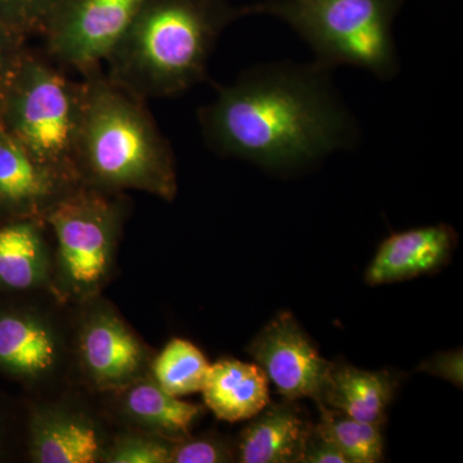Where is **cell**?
Masks as SVG:
<instances>
[{
  "mask_svg": "<svg viewBox=\"0 0 463 463\" xmlns=\"http://www.w3.org/2000/svg\"><path fill=\"white\" fill-rule=\"evenodd\" d=\"M403 0H264L249 14H269L312 47L317 65L362 67L381 79L397 74L392 24Z\"/></svg>",
  "mask_w": 463,
  "mask_h": 463,
  "instance_id": "5b68a950",
  "label": "cell"
},
{
  "mask_svg": "<svg viewBox=\"0 0 463 463\" xmlns=\"http://www.w3.org/2000/svg\"><path fill=\"white\" fill-rule=\"evenodd\" d=\"M319 421L315 430L340 448L349 463L383 461V438L381 425L358 421L346 414L316 402Z\"/></svg>",
  "mask_w": 463,
  "mask_h": 463,
  "instance_id": "d6986e66",
  "label": "cell"
},
{
  "mask_svg": "<svg viewBox=\"0 0 463 463\" xmlns=\"http://www.w3.org/2000/svg\"><path fill=\"white\" fill-rule=\"evenodd\" d=\"M76 187L33 160L0 125V223L42 221L58 200Z\"/></svg>",
  "mask_w": 463,
  "mask_h": 463,
  "instance_id": "9c48e42d",
  "label": "cell"
},
{
  "mask_svg": "<svg viewBox=\"0 0 463 463\" xmlns=\"http://www.w3.org/2000/svg\"><path fill=\"white\" fill-rule=\"evenodd\" d=\"M78 172L83 185L134 188L173 199L176 191L172 148L146 100L125 90L100 67L85 72Z\"/></svg>",
  "mask_w": 463,
  "mask_h": 463,
  "instance_id": "3957f363",
  "label": "cell"
},
{
  "mask_svg": "<svg viewBox=\"0 0 463 463\" xmlns=\"http://www.w3.org/2000/svg\"><path fill=\"white\" fill-rule=\"evenodd\" d=\"M29 452L38 463H93L99 461L102 448L99 432L88 420L47 411L30 420Z\"/></svg>",
  "mask_w": 463,
  "mask_h": 463,
  "instance_id": "9a60e30c",
  "label": "cell"
},
{
  "mask_svg": "<svg viewBox=\"0 0 463 463\" xmlns=\"http://www.w3.org/2000/svg\"><path fill=\"white\" fill-rule=\"evenodd\" d=\"M44 221L56 236L58 260L67 283L78 291L97 288L111 263L118 206L99 188L81 184L58 200Z\"/></svg>",
  "mask_w": 463,
  "mask_h": 463,
  "instance_id": "8992f818",
  "label": "cell"
},
{
  "mask_svg": "<svg viewBox=\"0 0 463 463\" xmlns=\"http://www.w3.org/2000/svg\"><path fill=\"white\" fill-rule=\"evenodd\" d=\"M172 448L154 439L125 438L115 444L105 456L111 463H166L170 462Z\"/></svg>",
  "mask_w": 463,
  "mask_h": 463,
  "instance_id": "7402d4cb",
  "label": "cell"
},
{
  "mask_svg": "<svg viewBox=\"0 0 463 463\" xmlns=\"http://www.w3.org/2000/svg\"><path fill=\"white\" fill-rule=\"evenodd\" d=\"M463 356L462 350H455V352L441 353L432 356L431 359L426 361L419 367L420 373H428L434 376L441 377L455 383V385L462 386V371H463Z\"/></svg>",
  "mask_w": 463,
  "mask_h": 463,
  "instance_id": "d4e9b609",
  "label": "cell"
},
{
  "mask_svg": "<svg viewBox=\"0 0 463 463\" xmlns=\"http://www.w3.org/2000/svg\"><path fill=\"white\" fill-rule=\"evenodd\" d=\"M304 463H349L345 455L341 452L336 444L328 439L323 438L318 432L313 430L307 437L303 455ZM301 462V463H303Z\"/></svg>",
  "mask_w": 463,
  "mask_h": 463,
  "instance_id": "484cf974",
  "label": "cell"
},
{
  "mask_svg": "<svg viewBox=\"0 0 463 463\" xmlns=\"http://www.w3.org/2000/svg\"><path fill=\"white\" fill-rule=\"evenodd\" d=\"M146 0H61L45 30L48 54L81 74L114 53Z\"/></svg>",
  "mask_w": 463,
  "mask_h": 463,
  "instance_id": "52a82bcc",
  "label": "cell"
},
{
  "mask_svg": "<svg viewBox=\"0 0 463 463\" xmlns=\"http://www.w3.org/2000/svg\"><path fill=\"white\" fill-rule=\"evenodd\" d=\"M85 84L27 50L0 97V125L27 154L72 184L81 185L78 142Z\"/></svg>",
  "mask_w": 463,
  "mask_h": 463,
  "instance_id": "277c9868",
  "label": "cell"
},
{
  "mask_svg": "<svg viewBox=\"0 0 463 463\" xmlns=\"http://www.w3.org/2000/svg\"><path fill=\"white\" fill-rule=\"evenodd\" d=\"M25 43V39L0 25V97L20 65L21 58L26 51Z\"/></svg>",
  "mask_w": 463,
  "mask_h": 463,
  "instance_id": "cb8c5ba5",
  "label": "cell"
},
{
  "mask_svg": "<svg viewBox=\"0 0 463 463\" xmlns=\"http://www.w3.org/2000/svg\"><path fill=\"white\" fill-rule=\"evenodd\" d=\"M246 14L228 0H146L106 74L145 100L178 96L206 78L219 36Z\"/></svg>",
  "mask_w": 463,
  "mask_h": 463,
  "instance_id": "7a4b0ae2",
  "label": "cell"
},
{
  "mask_svg": "<svg viewBox=\"0 0 463 463\" xmlns=\"http://www.w3.org/2000/svg\"><path fill=\"white\" fill-rule=\"evenodd\" d=\"M61 0H0V25L20 38L44 35Z\"/></svg>",
  "mask_w": 463,
  "mask_h": 463,
  "instance_id": "44dd1931",
  "label": "cell"
},
{
  "mask_svg": "<svg viewBox=\"0 0 463 463\" xmlns=\"http://www.w3.org/2000/svg\"><path fill=\"white\" fill-rule=\"evenodd\" d=\"M210 364L190 341L173 339L152 364L155 383L174 397L201 392Z\"/></svg>",
  "mask_w": 463,
  "mask_h": 463,
  "instance_id": "ffe728a7",
  "label": "cell"
},
{
  "mask_svg": "<svg viewBox=\"0 0 463 463\" xmlns=\"http://www.w3.org/2000/svg\"><path fill=\"white\" fill-rule=\"evenodd\" d=\"M233 459L230 448L215 439H194L172 448L170 462L218 463Z\"/></svg>",
  "mask_w": 463,
  "mask_h": 463,
  "instance_id": "603a6c76",
  "label": "cell"
},
{
  "mask_svg": "<svg viewBox=\"0 0 463 463\" xmlns=\"http://www.w3.org/2000/svg\"><path fill=\"white\" fill-rule=\"evenodd\" d=\"M326 71L317 63L260 66L222 87L200 109L207 145L272 170L307 165L346 147L354 127Z\"/></svg>",
  "mask_w": 463,
  "mask_h": 463,
  "instance_id": "6da1fadb",
  "label": "cell"
},
{
  "mask_svg": "<svg viewBox=\"0 0 463 463\" xmlns=\"http://www.w3.org/2000/svg\"><path fill=\"white\" fill-rule=\"evenodd\" d=\"M395 386L397 381L388 371L334 364L319 402L358 421L383 426Z\"/></svg>",
  "mask_w": 463,
  "mask_h": 463,
  "instance_id": "2e32d148",
  "label": "cell"
},
{
  "mask_svg": "<svg viewBox=\"0 0 463 463\" xmlns=\"http://www.w3.org/2000/svg\"><path fill=\"white\" fill-rule=\"evenodd\" d=\"M38 219L0 223V289L27 291L41 285L47 252Z\"/></svg>",
  "mask_w": 463,
  "mask_h": 463,
  "instance_id": "e0dca14e",
  "label": "cell"
},
{
  "mask_svg": "<svg viewBox=\"0 0 463 463\" xmlns=\"http://www.w3.org/2000/svg\"><path fill=\"white\" fill-rule=\"evenodd\" d=\"M216 419L240 422L252 419L269 404V379L259 364L222 359L210 364L201 390Z\"/></svg>",
  "mask_w": 463,
  "mask_h": 463,
  "instance_id": "4fadbf2b",
  "label": "cell"
},
{
  "mask_svg": "<svg viewBox=\"0 0 463 463\" xmlns=\"http://www.w3.org/2000/svg\"><path fill=\"white\" fill-rule=\"evenodd\" d=\"M313 425L292 401L269 404L241 432L242 463H301Z\"/></svg>",
  "mask_w": 463,
  "mask_h": 463,
  "instance_id": "8fae6325",
  "label": "cell"
},
{
  "mask_svg": "<svg viewBox=\"0 0 463 463\" xmlns=\"http://www.w3.org/2000/svg\"><path fill=\"white\" fill-rule=\"evenodd\" d=\"M124 407L137 422L166 434H185L203 413L199 405L174 397L155 381L128 390Z\"/></svg>",
  "mask_w": 463,
  "mask_h": 463,
  "instance_id": "ac0fdd59",
  "label": "cell"
},
{
  "mask_svg": "<svg viewBox=\"0 0 463 463\" xmlns=\"http://www.w3.org/2000/svg\"><path fill=\"white\" fill-rule=\"evenodd\" d=\"M57 358V344L41 319L24 310L0 309V373L20 380L47 373Z\"/></svg>",
  "mask_w": 463,
  "mask_h": 463,
  "instance_id": "5bb4252c",
  "label": "cell"
},
{
  "mask_svg": "<svg viewBox=\"0 0 463 463\" xmlns=\"http://www.w3.org/2000/svg\"><path fill=\"white\" fill-rule=\"evenodd\" d=\"M456 240L455 231L446 224L392 234L381 243L365 270V282L385 285L435 272L447 263Z\"/></svg>",
  "mask_w": 463,
  "mask_h": 463,
  "instance_id": "30bf717a",
  "label": "cell"
},
{
  "mask_svg": "<svg viewBox=\"0 0 463 463\" xmlns=\"http://www.w3.org/2000/svg\"><path fill=\"white\" fill-rule=\"evenodd\" d=\"M85 370L100 386H118L133 379L142 367L143 349L118 317L97 313L80 336Z\"/></svg>",
  "mask_w": 463,
  "mask_h": 463,
  "instance_id": "7c38bea8",
  "label": "cell"
},
{
  "mask_svg": "<svg viewBox=\"0 0 463 463\" xmlns=\"http://www.w3.org/2000/svg\"><path fill=\"white\" fill-rule=\"evenodd\" d=\"M248 352L286 401H319L334 367L289 312L274 317L250 344Z\"/></svg>",
  "mask_w": 463,
  "mask_h": 463,
  "instance_id": "ba28073f",
  "label": "cell"
}]
</instances>
